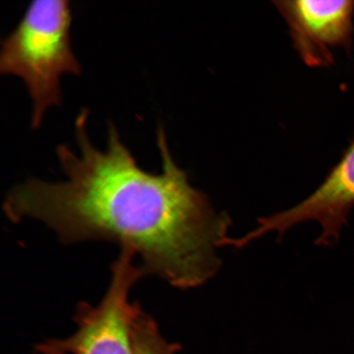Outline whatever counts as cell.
Instances as JSON below:
<instances>
[{
    "label": "cell",
    "instance_id": "4",
    "mask_svg": "<svg viewBox=\"0 0 354 354\" xmlns=\"http://www.w3.org/2000/svg\"><path fill=\"white\" fill-rule=\"evenodd\" d=\"M354 207V140L339 162L311 196L291 209L259 219V231L277 232L282 238L288 230L308 221H316L322 232L316 245L330 246L338 241Z\"/></svg>",
    "mask_w": 354,
    "mask_h": 354
},
{
    "label": "cell",
    "instance_id": "1",
    "mask_svg": "<svg viewBox=\"0 0 354 354\" xmlns=\"http://www.w3.org/2000/svg\"><path fill=\"white\" fill-rule=\"evenodd\" d=\"M88 114L82 110L75 123L79 152L66 145L57 149L66 180L30 178L16 185L3 203L7 218L41 221L66 245L116 243L140 257L145 276L177 289L205 284L223 263L216 249L228 237L230 216L216 212L209 198L190 185L162 127V171L153 174L138 165L113 123L107 148L97 149L88 136Z\"/></svg>",
    "mask_w": 354,
    "mask_h": 354
},
{
    "label": "cell",
    "instance_id": "2",
    "mask_svg": "<svg viewBox=\"0 0 354 354\" xmlns=\"http://www.w3.org/2000/svg\"><path fill=\"white\" fill-rule=\"evenodd\" d=\"M72 21L66 0H35L2 41L0 73L24 80L32 100L35 129L48 108L60 105L62 76L82 73L71 41Z\"/></svg>",
    "mask_w": 354,
    "mask_h": 354
},
{
    "label": "cell",
    "instance_id": "5",
    "mask_svg": "<svg viewBox=\"0 0 354 354\" xmlns=\"http://www.w3.org/2000/svg\"><path fill=\"white\" fill-rule=\"evenodd\" d=\"M273 3L289 26L295 50L309 66H328L333 61L330 48L347 46L351 41L352 0H290Z\"/></svg>",
    "mask_w": 354,
    "mask_h": 354
},
{
    "label": "cell",
    "instance_id": "3",
    "mask_svg": "<svg viewBox=\"0 0 354 354\" xmlns=\"http://www.w3.org/2000/svg\"><path fill=\"white\" fill-rule=\"evenodd\" d=\"M136 255L121 250L112 264V277L103 299L96 306L81 302L74 321L77 330L65 339L39 343V354H134L132 319L135 303L129 295L145 274L135 263Z\"/></svg>",
    "mask_w": 354,
    "mask_h": 354
},
{
    "label": "cell",
    "instance_id": "6",
    "mask_svg": "<svg viewBox=\"0 0 354 354\" xmlns=\"http://www.w3.org/2000/svg\"><path fill=\"white\" fill-rule=\"evenodd\" d=\"M134 354H176L180 345L168 342L163 337L157 322L139 303H135L132 319Z\"/></svg>",
    "mask_w": 354,
    "mask_h": 354
}]
</instances>
